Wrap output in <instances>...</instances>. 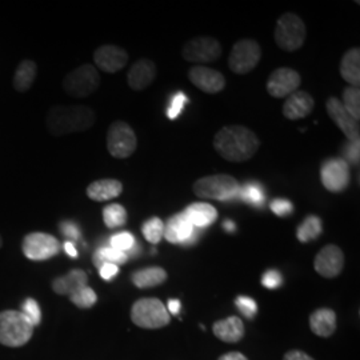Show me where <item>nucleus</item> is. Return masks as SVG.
<instances>
[{
    "label": "nucleus",
    "instance_id": "24",
    "mask_svg": "<svg viewBox=\"0 0 360 360\" xmlns=\"http://www.w3.org/2000/svg\"><path fill=\"white\" fill-rule=\"evenodd\" d=\"M183 214L191 221L193 227L199 230L211 226L218 219L217 208L208 203H193L183 211Z\"/></svg>",
    "mask_w": 360,
    "mask_h": 360
},
{
    "label": "nucleus",
    "instance_id": "16",
    "mask_svg": "<svg viewBox=\"0 0 360 360\" xmlns=\"http://www.w3.org/2000/svg\"><path fill=\"white\" fill-rule=\"evenodd\" d=\"M94 62L96 68L102 70L107 74H115L123 70L129 63V53L122 47L114 44H105L96 49L94 52Z\"/></svg>",
    "mask_w": 360,
    "mask_h": 360
},
{
    "label": "nucleus",
    "instance_id": "25",
    "mask_svg": "<svg viewBox=\"0 0 360 360\" xmlns=\"http://www.w3.org/2000/svg\"><path fill=\"white\" fill-rule=\"evenodd\" d=\"M311 331L321 338H330L336 331V314L333 309H319L309 315Z\"/></svg>",
    "mask_w": 360,
    "mask_h": 360
},
{
    "label": "nucleus",
    "instance_id": "38",
    "mask_svg": "<svg viewBox=\"0 0 360 360\" xmlns=\"http://www.w3.org/2000/svg\"><path fill=\"white\" fill-rule=\"evenodd\" d=\"M187 102H188V98H187V95H186L184 92H176V94L172 96L171 103L168 105V119H171V120L176 119V117L181 114V111H183V108H184V105H186Z\"/></svg>",
    "mask_w": 360,
    "mask_h": 360
},
{
    "label": "nucleus",
    "instance_id": "13",
    "mask_svg": "<svg viewBox=\"0 0 360 360\" xmlns=\"http://www.w3.org/2000/svg\"><path fill=\"white\" fill-rule=\"evenodd\" d=\"M202 230L195 229L183 212L175 214L165 223V239L172 245H193Z\"/></svg>",
    "mask_w": 360,
    "mask_h": 360
},
{
    "label": "nucleus",
    "instance_id": "22",
    "mask_svg": "<svg viewBox=\"0 0 360 360\" xmlns=\"http://www.w3.org/2000/svg\"><path fill=\"white\" fill-rule=\"evenodd\" d=\"M212 333L224 343H238L245 336V324L239 316H229L214 323Z\"/></svg>",
    "mask_w": 360,
    "mask_h": 360
},
{
    "label": "nucleus",
    "instance_id": "27",
    "mask_svg": "<svg viewBox=\"0 0 360 360\" xmlns=\"http://www.w3.org/2000/svg\"><path fill=\"white\" fill-rule=\"evenodd\" d=\"M167 281V271L162 267H147L135 271L131 275V282L138 288H153Z\"/></svg>",
    "mask_w": 360,
    "mask_h": 360
},
{
    "label": "nucleus",
    "instance_id": "14",
    "mask_svg": "<svg viewBox=\"0 0 360 360\" xmlns=\"http://www.w3.org/2000/svg\"><path fill=\"white\" fill-rule=\"evenodd\" d=\"M302 84V77L299 72L287 68V67H281L272 71L269 80H267V91L271 96L274 98H288L291 94L299 90Z\"/></svg>",
    "mask_w": 360,
    "mask_h": 360
},
{
    "label": "nucleus",
    "instance_id": "30",
    "mask_svg": "<svg viewBox=\"0 0 360 360\" xmlns=\"http://www.w3.org/2000/svg\"><path fill=\"white\" fill-rule=\"evenodd\" d=\"M127 260H129V257L126 252L117 251L111 247H102V248L96 250L92 257V262L98 270L105 263H111V264H115L119 267L120 264H124Z\"/></svg>",
    "mask_w": 360,
    "mask_h": 360
},
{
    "label": "nucleus",
    "instance_id": "28",
    "mask_svg": "<svg viewBox=\"0 0 360 360\" xmlns=\"http://www.w3.org/2000/svg\"><path fill=\"white\" fill-rule=\"evenodd\" d=\"M38 72V65L34 60L25 59L16 67L13 74V89L18 92H27L32 87Z\"/></svg>",
    "mask_w": 360,
    "mask_h": 360
},
{
    "label": "nucleus",
    "instance_id": "5",
    "mask_svg": "<svg viewBox=\"0 0 360 360\" xmlns=\"http://www.w3.org/2000/svg\"><path fill=\"white\" fill-rule=\"evenodd\" d=\"M240 184L231 175H210L193 183V193L199 198L214 199L219 202L236 200Z\"/></svg>",
    "mask_w": 360,
    "mask_h": 360
},
{
    "label": "nucleus",
    "instance_id": "34",
    "mask_svg": "<svg viewBox=\"0 0 360 360\" xmlns=\"http://www.w3.org/2000/svg\"><path fill=\"white\" fill-rule=\"evenodd\" d=\"M142 232L143 236L146 238L147 242L156 245L165 236V223L162 219L156 218V217L150 218L143 223Z\"/></svg>",
    "mask_w": 360,
    "mask_h": 360
},
{
    "label": "nucleus",
    "instance_id": "45",
    "mask_svg": "<svg viewBox=\"0 0 360 360\" xmlns=\"http://www.w3.org/2000/svg\"><path fill=\"white\" fill-rule=\"evenodd\" d=\"M283 360H315L311 358L309 354H306L304 351L300 349H291L288 351L283 356Z\"/></svg>",
    "mask_w": 360,
    "mask_h": 360
},
{
    "label": "nucleus",
    "instance_id": "8",
    "mask_svg": "<svg viewBox=\"0 0 360 360\" xmlns=\"http://www.w3.org/2000/svg\"><path fill=\"white\" fill-rule=\"evenodd\" d=\"M138 138L129 123L116 120L107 131V150L116 159H127L136 151Z\"/></svg>",
    "mask_w": 360,
    "mask_h": 360
},
{
    "label": "nucleus",
    "instance_id": "6",
    "mask_svg": "<svg viewBox=\"0 0 360 360\" xmlns=\"http://www.w3.org/2000/svg\"><path fill=\"white\" fill-rule=\"evenodd\" d=\"M307 38L306 25L296 13H283L275 27L276 46L287 52L297 51L302 49Z\"/></svg>",
    "mask_w": 360,
    "mask_h": 360
},
{
    "label": "nucleus",
    "instance_id": "46",
    "mask_svg": "<svg viewBox=\"0 0 360 360\" xmlns=\"http://www.w3.org/2000/svg\"><path fill=\"white\" fill-rule=\"evenodd\" d=\"M218 360H248L245 358L243 354H240V352H236V351H233V352H229V354H224V355H221Z\"/></svg>",
    "mask_w": 360,
    "mask_h": 360
},
{
    "label": "nucleus",
    "instance_id": "36",
    "mask_svg": "<svg viewBox=\"0 0 360 360\" xmlns=\"http://www.w3.org/2000/svg\"><path fill=\"white\" fill-rule=\"evenodd\" d=\"M135 243H136V240H135L134 235L129 232H119L110 238V247L115 248L117 251L126 252V254L132 250Z\"/></svg>",
    "mask_w": 360,
    "mask_h": 360
},
{
    "label": "nucleus",
    "instance_id": "18",
    "mask_svg": "<svg viewBox=\"0 0 360 360\" xmlns=\"http://www.w3.org/2000/svg\"><path fill=\"white\" fill-rule=\"evenodd\" d=\"M193 86L206 94H219L226 87V77L217 70L206 65H196L188 71Z\"/></svg>",
    "mask_w": 360,
    "mask_h": 360
},
{
    "label": "nucleus",
    "instance_id": "20",
    "mask_svg": "<svg viewBox=\"0 0 360 360\" xmlns=\"http://www.w3.org/2000/svg\"><path fill=\"white\" fill-rule=\"evenodd\" d=\"M315 101L306 91L297 90L291 94L283 104V115L290 120H299L311 115Z\"/></svg>",
    "mask_w": 360,
    "mask_h": 360
},
{
    "label": "nucleus",
    "instance_id": "17",
    "mask_svg": "<svg viewBox=\"0 0 360 360\" xmlns=\"http://www.w3.org/2000/svg\"><path fill=\"white\" fill-rule=\"evenodd\" d=\"M326 108L331 120L345 134L349 142L359 139V123L348 114L347 110L338 98H328Z\"/></svg>",
    "mask_w": 360,
    "mask_h": 360
},
{
    "label": "nucleus",
    "instance_id": "31",
    "mask_svg": "<svg viewBox=\"0 0 360 360\" xmlns=\"http://www.w3.org/2000/svg\"><path fill=\"white\" fill-rule=\"evenodd\" d=\"M264 190L260 184L257 183H245V186L239 188V193H238V198L236 200H243L245 203L251 205L254 207H260L264 203Z\"/></svg>",
    "mask_w": 360,
    "mask_h": 360
},
{
    "label": "nucleus",
    "instance_id": "4",
    "mask_svg": "<svg viewBox=\"0 0 360 360\" xmlns=\"http://www.w3.org/2000/svg\"><path fill=\"white\" fill-rule=\"evenodd\" d=\"M131 321L146 330H159L171 322L167 307L156 297H142L131 307Z\"/></svg>",
    "mask_w": 360,
    "mask_h": 360
},
{
    "label": "nucleus",
    "instance_id": "11",
    "mask_svg": "<svg viewBox=\"0 0 360 360\" xmlns=\"http://www.w3.org/2000/svg\"><path fill=\"white\" fill-rule=\"evenodd\" d=\"M221 53V44L212 37L190 39L181 49V56L191 63H210L219 59Z\"/></svg>",
    "mask_w": 360,
    "mask_h": 360
},
{
    "label": "nucleus",
    "instance_id": "23",
    "mask_svg": "<svg viewBox=\"0 0 360 360\" xmlns=\"http://www.w3.org/2000/svg\"><path fill=\"white\" fill-rule=\"evenodd\" d=\"M123 193V184L120 180L101 179L92 181L87 187L86 193L94 202H107L115 199Z\"/></svg>",
    "mask_w": 360,
    "mask_h": 360
},
{
    "label": "nucleus",
    "instance_id": "15",
    "mask_svg": "<svg viewBox=\"0 0 360 360\" xmlns=\"http://www.w3.org/2000/svg\"><path fill=\"white\" fill-rule=\"evenodd\" d=\"M314 267L323 278L334 279L345 269V254L338 245H326L315 257Z\"/></svg>",
    "mask_w": 360,
    "mask_h": 360
},
{
    "label": "nucleus",
    "instance_id": "35",
    "mask_svg": "<svg viewBox=\"0 0 360 360\" xmlns=\"http://www.w3.org/2000/svg\"><path fill=\"white\" fill-rule=\"evenodd\" d=\"M70 300L77 306V309H87L96 304L98 296L95 294V291L87 285L80 291H77V294L70 296Z\"/></svg>",
    "mask_w": 360,
    "mask_h": 360
},
{
    "label": "nucleus",
    "instance_id": "10",
    "mask_svg": "<svg viewBox=\"0 0 360 360\" xmlns=\"http://www.w3.org/2000/svg\"><path fill=\"white\" fill-rule=\"evenodd\" d=\"M60 242L46 232H31L23 238L22 251L32 262H44L60 252Z\"/></svg>",
    "mask_w": 360,
    "mask_h": 360
},
{
    "label": "nucleus",
    "instance_id": "9",
    "mask_svg": "<svg viewBox=\"0 0 360 360\" xmlns=\"http://www.w3.org/2000/svg\"><path fill=\"white\" fill-rule=\"evenodd\" d=\"M262 58V49L259 43L252 39H242L233 44L229 65L233 74L245 75L255 70Z\"/></svg>",
    "mask_w": 360,
    "mask_h": 360
},
{
    "label": "nucleus",
    "instance_id": "7",
    "mask_svg": "<svg viewBox=\"0 0 360 360\" xmlns=\"http://www.w3.org/2000/svg\"><path fill=\"white\" fill-rule=\"evenodd\" d=\"M101 86V75L95 65H83L68 72L63 79V90L72 98H87Z\"/></svg>",
    "mask_w": 360,
    "mask_h": 360
},
{
    "label": "nucleus",
    "instance_id": "26",
    "mask_svg": "<svg viewBox=\"0 0 360 360\" xmlns=\"http://www.w3.org/2000/svg\"><path fill=\"white\" fill-rule=\"evenodd\" d=\"M340 77L352 87H359L360 84V50L354 47L348 50L340 62Z\"/></svg>",
    "mask_w": 360,
    "mask_h": 360
},
{
    "label": "nucleus",
    "instance_id": "49",
    "mask_svg": "<svg viewBox=\"0 0 360 360\" xmlns=\"http://www.w3.org/2000/svg\"><path fill=\"white\" fill-rule=\"evenodd\" d=\"M223 229L227 232H235L236 231V224L230 219H227L223 221Z\"/></svg>",
    "mask_w": 360,
    "mask_h": 360
},
{
    "label": "nucleus",
    "instance_id": "1",
    "mask_svg": "<svg viewBox=\"0 0 360 360\" xmlns=\"http://www.w3.org/2000/svg\"><path fill=\"white\" fill-rule=\"evenodd\" d=\"M259 138L252 129L231 124L219 129L214 138V148L223 159L232 163H243L254 158L259 150Z\"/></svg>",
    "mask_w": 360,
    "mask_h": 360
},
{
    "label": "nucleus",
    "instance_id": "21",
    "mask_svg": "<svg viewBox=\"0 0 360 360\" xmlns=\"http://www.w3.org/2000/svg\"><path fill=\"white\" fill-rule=\"evenodd\" d=\"M87 285H89V276L86 271L71 270L63 276L53 279L51 288L55 294L70 297Z\"/></svg>",
    "mask_w": 360,
    "mask_h": 360
},
{
    "label": "nucleus",
    "instance_id": "33",
    "mask_svg": "<svg viewBox=\"0 0 360 360\" xmlns=\"http://www.w3.org/2000/svg\"><path fill=\"white\" fill-rule=\"evenodd\" d=\"M342 104L347 110L348 114L352 116L356 122L360 119V90L359 87L348 86L343 90Z\"/></svg>",
    "mask_w": 360,
    "mask_h": 360
},
{
    "label": "nucleus",
    "instance_id": "44",
    "mask_svg": "<svg viewBox=\"0 0 360 360\" xmlns=\"http://www.w3.org/2000/svg\"><path fill=\"white\" fill-rule=\"evenodd\" d=\"M99 274L104 281H111L119 274V267L115 264H111V263H105L99 269Z\"/></svg>",
    "mask_w": 360,
    "mask_h": 360
},
{
    "label": "nucleus",
    "instance_id": "41",
    "mask_svg": "<svg viewBox=\"0 0 360 360\" xmlns=\"http://www.w3.org/2000/svg\"><path fill=\"white\" fill-rule=\"evenodd\" d=\"M360 141H352V142H349L348 141L347 144L345 146V148H343V154H345V162L346 163H349V165H352V166H358L359 165V159H360Z\"/></svg>",
    "mask_w": 360,
    "mask_h": 360
},
{
    "label": "nucleus",
    "instance_id": "19",
    "mask_svg": "<svg viewBox=\"0 0 360 360\" xmlns=\"http://www.w3.org/2000/svg\"><path fill=\"white\" fill-rule=\"evenodd\" d=\"M156 77V65L150 59H141L131 65L127 74V84L134 91L148 89Z\"/></svg>",
    "mask_w": 360,
    "mask_h": 360
},
{
    "label": "nucleus",
    "instance_id": "29",
    "mask_svg": "<svg viewBox=\"0 0 360 360\" xmlns=\"http://www.w3.org/2000/svg\"><path fill=\"white\" fill-rule=\"evenodd\" d=\"M323 231V224L321 218L316 215H309L303 220V223L297 227L296 236L299 242L309 243L311 240H315L321 236Z\"/></svg>",
    "mask_w": 360,
    "mask_h": 360
},
{
    "label": "nucleus",
    "instance_id": "50",
    "mask_svg": "<svg viewBox=\"0 0 360 360\" xmlns=\"http://www.w3.org/2000/svg\"><path fill=\"white\" fill-rule=\"evenodd\" d=\"M3 247V239H1V235H0V248Z\"/></svg>",
    "mask_w": 360,
    "mask_h": 360
},
{
    "label": "nucleus",
    "instance_id": "40",
    "mask_svg": "<svg viewBox=\"0 0 360 360\" xmlns=\"http://www.w3.org/2000/svg\"><path fill=\"white\" fill-rule=\"evenodd\" d=\"M271 211L278 217H288L294 212V205L284 198L274 199L270 205Z\"/></svg>",
    "mask_w": 360,
    "mask_h": 360
},
{
    "label": "nucleus",
    "instance_id": "37",
    "mask_svg": "<svg viewBox=\"0 0 360 360\" xmlns=\"http://www.w3.org/2000/svg\"><path fill=\"white\" fill-rule=\"evenodd\" d=\"M20 312H23L26 315L27 319L32 323L34 327H37V326L40 324L41 311H40L39 303L35 299L27 297L26 300L22 303V311Z\"/></svg>",
    "mask_w": 360,
    "mask_h": 360
},
{
    "label": "nucleus",
    "instance_id": "12",
    "mask_svg": "<svg viewBox=\"0 0 360 360\" xmlns=\"http://www.w3.org/2000/svg\"><path fill=\"white\" fill-rule=\"evenodd\" d=\"M351 174L343 158H331L326 160L321 168V180L326 190L330 193H342L349 184Z\"/></svg>",
    "mask_w": 360,
    "mask_h": 360
},
{
    "label": "nucleus",
    "instance_id": "43",
    "mask_svg": "<svg viewBox=\"0 0 360 360\" xmlns=\"http://www.w3.org/2000/svg\"><path fill=\"white\" fill-rule=\"evenodd\" d=\"M60 230H62L63 235L67 236L68 239L77 240V239L80 238L79 227H77L75 223H72V221H63V223H60Z\"/></svg>",
    "mask_w": 360,
    "mask_h": 360
},
{
    "label": "nucleus",
    "instance_id": "42",
    "mask_svg": "<svg viewBox=\"0 0 360 360\" xmlns=\"http://www.w3.org/2000/svg\"><path fill=\"white\" fill-rule=\"evenodd\" d=\"M283 283V278L281 275L279 271L270 270L267 271L263 278H262V284L266 287V288H271V290H275L278 287H281Z\"/></svg>",
    "mask_w": 360,
    "mask_h": 360
},
{
    "label": "nucleus",
    "instance_id": "32",
    "mask_svg": "<svg viewBox=\"0 0 360 360\" xmlns=\"http://www.w3.org/2000/svg\"><path fill=\"white\" fill-rule=\"evenodd\" d=\"M127 211L122 205H108L103 208L104 224L110 230H115L119 227H123L127 223Z\"/></svg>",
    "mask_w": 360,
    "mask_h": 360
},
{
    "label": "nucleus",
    "instance_id": "48",
    "mask_svg": "<svg viewBox=\"0 0 360 360\" xmlns=\"http://www.w3.org/2000/svg\"><path fill=\"white\" fill-rule=\"evenodd\" d=\"M65 251L67 252V255H70L71 257H77V248L72 242H65Z\"/></svg>",
    "mask_w": 360,
    "mask_h": 360
},
{
    "label": "nucleus",
    "instance_id": "39",
    "mask_svg": "<svg viewBox=\"0 0 360 360\" xmlns=\"http://www.w3.org/2000/svg\"><path fill=\"white\" fill-rule=\"evenodd\" d=\"M235 303H236V307L245 315V318L252 319L255 316V314L257 312V306L254 299H251L248 296H238Z\"/></svg>",
    "mask_w": 360,
    "mask_h": 360
},
{
    "label": "nucleus",
    "instance_id": "3",
    "mask_svg": "<svg viewBox=\"0 0 360 360\" xmlns=\"http://www.w3.org/2000/svg\"><path fill=\"white\" fill-rule=\"evenodd\" d=\"M34 326L20 311L0 312V345L10 348L26 346L34 335Z\"/></svg>",
    "mask_w": 360,
    "mask_h": 360
},
{
    "label": "nucleus",
    "instance_id": "2",
    "mask_svg": "<svg viewBox=\"0 0 360 360\" xmlns=\"http://www.w3.org/2000/svg\"><path fill=\"white\" fill-rule=\"evenodd\" d=\"M96 120L87 105H53L46 115V127L53 136H63L92 129Z\"/></svg>",
    "mask_w": 360,
    "mask_h": 360
},
{
    "label": "nucleus",
    "instance_id": "47",
    "mask_svg": "<svg viewBox=\"0 0 360 360\" xmlns=\"http://www.w3.org/2000/svg\"><path fill=\"white\" fill-rule=\"evenodd\" d=\"M168 312L174 314V315H178L180 311V302L178 299H169L168 302Z\"/></svg>",
    "mask_w": 360,
    "mask_h": 360
}]
</instances>
